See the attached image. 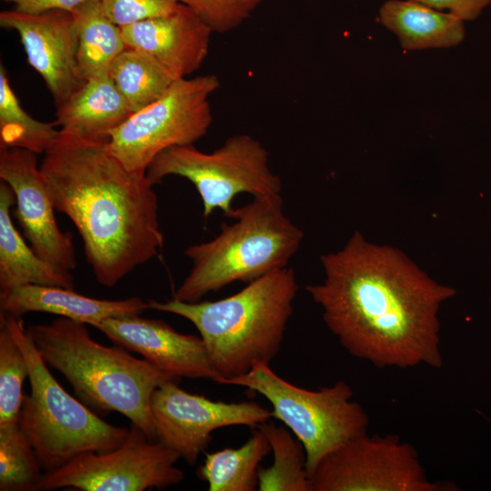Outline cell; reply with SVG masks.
<instances>
[{"label":"cell","instance_id":"obj_4","mask_svg":"<svg viewBox=\"0 0 491 491\" xmlns=\"http://www.w3.org/2000/svg\"><path fill=\"white\" fill-rule=\"evenodd\" d=\"M27 331L46 365L65 376L81 402L124 415L156 440L151 397L158 386L175 377L120 346L95 341L85 324L69 318L30 325Z\"/></svg>","mask_w":491,"mask_h":491},{"label":"cell","instance_id":"obj_20","mask_svg":"<svg viewBox=\"0 0 491 491\" xmlns=\"http://www.w3.org/2000/svg\"><path fill=\"white\" fill-rule=\"evenodd\" d=\"M379 20L406 50L452 47L465 37V21L413 0L386 1Z\"/></svg>","mask_w":491,"mask_h":491},{"label":"cell","instance_id":"obj_21","mask_svg":"<svg viewBox=\"0 0 491 491\" xmlns=\"http://www.w3.org/2000/svg\"><path fill=\"white\" fill-rule=\"evenodd\" d=\"M77 33L76 60L81 77L106 75L117 55L126 48L122 28L105 14L101 0H87L72 12Z\"/></svg>","mask_w":491,"mask_h":491},{"label":"cell","instance_id":"obj_17","mask_svg":"<svg viewBox=\"0 0 491 491\" xmlns=\"http://www.w3.org/2000/svg\"><path fill=\"white\" fill-rule=\"evenodd\" d=\"M1 314L21 316L48 313L95 326L109 317L140 315L148 309L138 296L121 300L98 299L61 286L24 285L0 291Z\"/></svg>","mask_w":491,"mask_h":491},{"label":"cell","instance_id":"obj_9","mask_svg":"<svg viewBox=\"0 0 491 491\" xmlns=\"http://www.w3.org/2000/svg\"><path fill=\"white\" fill-rule=\"evenodd\" d=\"M215 75L175 80L158 100L133 113L108 135L110 153L131 172L145 173L155 157L175 145H194L213 121Z\"/></svg>","mask_w":491,"mask_h":491},{"label":"cell","instance_id":"obj_29","mask_svg":"<svg viewBox=\"0 0 491 491\" xmlns=\"http://www.w3.org/2000/svg\"><path fill=\"white\" fill-rule=\"evenodd\" d=\"M101 2L107 16L121 28L169 15L180 4L178 0H101Z\"/></svg>","mask_w":491,"mask_h":491},{"label":"cell","instance_id":"obj_28","mask_svg":"<svg viewBox=\"0 0 491 491\" xmlns=\"http://www.w3.org/2000/svg\"><path fill=\"white\" fill-rule=\"evenodd\" d=\"M213 32L224 34L240 26L266 0H178Z\"/></svg>","mask_w":491,"mask_h":491},{"label":"cell","instance_id":"obj_14","mask_svg":"<svg viewBox=\"0 0 491 491\" xmlns=\"http://www.w3.org/2000/svg\"><path fill=\"white\" fill-rule=\"evenodd\" d=\"M0 25L17 32L28 64L44 79L56 106L85 84L77 66V33L71 12L30 15L5 10Z\"/></svg>","mask_w":491,"mask_h":491},{"label":"cell","instance_id":"obj_3","mask_svg":"<svg viewBox=\"0 0 491 491\" xmlns=\"http://www.w3.org/2000/svg\"><path fill=\"white\" fill-rule=\"evenodd\" d=\"M299 289L293 268L286 266L246 284L216 301L149 300L148 308L190 321L205 343L218 375L215 383L267 364L281 349L293 302Z\"/></svg>","mask_w":491,"mask_h":491},{"label":"cell","instance_id":"obj_25","mask_svg":"<svg viewBox=\"0 0 491 491\" xmlns=\"http://www.w3.org/2000/svg\"><path fill=\"white\" fill-rule=\"evenodd\" d=\"M55 121L46 123L32 117L21 105L0 65V147L22 148L45 154L59 135Z\"/></svg>","mask_w":491,"mask_h":491},{"label":"cell","instance_id":"obj_23","mask_svg":"<svg viewBox=\"0 0 491 491\" xmlns=\"http://www.w3.org/2000/svg\"><path fill=\"white\" fill-rule=\"evenodd\" d=\"M108 75L132 114L158 100L176 80L150 55L130 46L114 60Z\"/></svg>","mask_w":491,"mask_h":491},{"label":"cell","instance_id":"obj_31","mask_svg":"<svg viewBox=\"0 0 491 491\" xmlns=\"http://www.w3.org/2000/svg\"><path fill=\"white\" fill-rule=\"evenodd\" d=\"M15 5V10L30 15L48 11L63 10L72 12L87 0H5Z\"/></svg>","mask_w":491,"mask_h":491},{"label":"cell","instance_id":"obj_7","mask_svg":"<svg viewBox=\"0 0 491 491\" xmlns=\"http://www.w3.org/2000/svg\"><path fill=\"white\" fill-rule=\"evenodd\" d=\"M219 384L246 387L269 401L273 417L303 444L308 476L326 455L367 433L368 416L344 380L309 390L285 380L269 365L256 363L247 373Z\"/></svg>","mask_w":491,"mask_h":491},{"label":"cell","instance_id":"obj_19","mask_svg":"<svg viewBox=\"0 0 491 491\" xmlns=\"http://www.w3.org/2000/svg\"><path fill=\"white\" fill-rule=\"evenodd\" d=\"M15 203L11 187L0 182V291L24 285L75 288L70 271L40 257L16 230L11 207Z\"/></svg>","mask_w":491,"mask_h":491},{"label":"cell","instance_id":"obj_27","mask_svg":"<svg viewBox=\"0 0 491 491\" xmlns=\"http://www.w3.org/2000/svg\"><path fill=\"white\" fill-rule=\"evenodd\" d=\"M28 376L24 353L7 325L0 320V427L18 424L25 396L22 387Z\"/></svg>","mask_w":491,"mask_h":491},{"label":"cell","instance_id":"obj_2","mask_svg":"<svg viewBox=\"0 0 491 491\" xmlns=\"http://www.w3.org/2000/svg\"><path fill=\"white\" fill-rule=\"evenodd\" d=\"M107 139L59 132L40 165L55 206L76 227L96 281L114 286L164 245L158 199L145 173L128 171Z\"/></svg>","mask_w":491,"mask_h":491},{"label":"cell","instance_id":"obj_10","mask_svg":"<svg viewBox=\"0 0 491 491\" xmlns=\"http://www.w3.org/2000/svg\"><path fill=\"white\" fill-rule=\"evenodd\" d=\"M310 491H444L431 481L416 448L396 435L367 433L326 455L309 475Z\"/></svg>","mask_w":491,"mask_h":491},{"label":"cell","instance_id":"obj_30","mask_svg":"<svg viewBox=\"0 0 491 491\" xmlns=\"http://www.w3.org/2000/svg\"><path fill=\"white\" fill-rule=\"evenodd\" d=\"M430 8L448 13L463 21L477 18L482 11L491 3V0H413Z\"/></svg>","mask_w":491,"mask_h":491},{"label":"cell","instance_id":"obj_13","mask_svg":"<svg viewBox=\"0 0 491 491\" xmlns=\"http://www.w3.org/2000/svg\"><path fill=\"white\" fill-rule=\"evenodd\" d=\"M35 155L22 148L0 147V178L14 192L15 215L30 246L44 260L71 271L77 265L73 236L57 225Z\"/></svg>","mask_w":491,"mask_h":491},{"label":"cell","instance_id":"obj_1","mask_svg":"<svg viewBox=\"0 0 491 491\" xmlns=\"http://www.w3.org/2000/svg\"><path fill=\"white\" fill-rule=\"evenodd\" d=\"M320 260L325 278L306 290L350 355L380 368L442 366L438 314L455 288L432 279L398 249L372 244L357 231Z\"/></svg>","mask_w":491,"mask_h":491},{"label":"cell","instance_id":"obj_24","mask_svg":"<svg viewBox=\"0 0 491 491\" xmlns=\"http://www.w3.org/2000/svg\"><path fill=\"white\" fill-rule=\"evenodd\" d=\"M256 427L266 436L273 453L272 465L258 469V490L310 491L303 444L286 426L266 421Z\"/></svg>","mask_w":491,"mask_h":491},{"label":"cell","instance_id":"obj_11","mask_svg":"<svg viewBox=\"0 0 491 491\" xmlns=\"http://www.w3.org/2000/svg\"><path fill=\"white\" fill-rule=\"evenodd\" d=\"M174 450L132 424L125 441L104 453L78 455L56 469L45 471L37 490L74 488L82 491H144L175 486L185 478L175 466Z\"/></svg>","mask_w":491,"mask_h":491},{"label":"cell","instance_id":"obj_6","mask_svg":"<svg viewBox=\"0 0 491 491\" xmlns=\"http://www.w3.org/2000/svg\"><path fill=\"white\" fill-rule=\"evenodd\" d=\"M25 357L30 394L25 395L18 426L45 471L63 466L78 455L118 447L129 428L101 419L67 393L47 368L21 316L0 313Z\"/></svg>","mask_w":491,"mask_h":491},{"label":"cell","instance_id":"obj_8","mask_svg":"<svg viewBox=\"0 0 491 491\" xmlns=\"http://www.w3.org/2000/svg\"><path fill=\"white\" fill-rule=\"evenodd\" d=\"M145 174L154 185L168 175L190 181L201 197L205 218L216 209L232 218L233 199L241 193L256 197L280 194L282 189L280 177L270 168L268 151L246 134L228 137L211 153L194 145L171 146L155 157Z\"/></svg>","mask_w":491,"mask_h":491},{"label":"cell","instance_id":"obj_16","mask_svg":"<svg viewBox=\"0 0 491 491\" xmlns=\"http://www.w3.org/2000/svg\"><path fill=\"white\" fill-rule=\"evenodd\" d=\"M212 33L181 3L169 15L122 27L127 46L150 55L176 80L200 68L208 55Z\"/></svg>","mask_w":491,"mask_h":491},{"label":"cell","instance_id":"obj_18","mask_svg":"<svg viewBox=\"0 0 491 491\" xmlns=\"http://www.w3.org/2000/svg\"><path fill=\"white\" fill-rule=\"evenodd\" d=\"M132 112L109 75L85 82L56 106L55 123L61 134L82 139H107Z\"/></svg>","mask_w":491,"mask_h":491},{"label":"cell","instance_id":"obj_12","mask_svg":"<svg viewBox=\"0 0 491 491\" xmlns=\"http://www.w3.org/2000/svg\"><path fill=\"white\" fill-rule=\"evenodd\" d=\"M156 440L194 465L209 446L212 433L230 426L256 427L273 417L257 402H224L191 394L175 380L158 386L151 397Z\"/></svg>","mask_w":491,"mask_h":491},{"label":"cell","instance_id":"obj_26","mask_svg":"<svg viewBox=\"0 0 491 491\" xmlns=\"http://www.w3.org/2000/svg\"><path fill=\"white\" fill-rule=\"evenodd\" d=\"M42 469L35 450L18 424L0 427V490H37Z\"/></svg>","mask_w":491,"mask_h":491},{"label":"cell","instance_id":"obj_15","mask_svg":"<svg viewBox=\"0 0 491 491\" xmlns=\"http://www.w3.org/2000/svg\"><path fill=\"white\" fill-rule=\"evenodd\" d=\"M94 327L175 378H218L200 336L182 334L162 320L139 315L109 317Z\"/></svg>","mask_w":491,"mask_h":491},{"label":"cell","instance_id":"obj_5","mask_svg":"<svg viewBox=\"0 0 491 491\" xmlns=\"http://www.w3.org/2000/svg\"><path fill=\"white\" fill-rule=\"evenodd\" d=\"M232 219L212 240L185 250L192 266L173 298L197 302L235 282L247 284L286 267L303 241L304 233L286 216L280 194L254 197L235 209Z\"/></svg>","mask_w":491,"mask_h":491},{"label":"cell","instance_id":"obj_22","mask_svg":"<svg viewBox=\"0 0 491 491\" xmlns=\"http://www.w3.org/2000/svg\"><path fill=\"white\" fill-rule=\"evenodd\" d=\"M238 448L206 453L196 475L209 491H255L258 489L261 461L271 452L269 442L258 428Z\"/></svg>","mask_w":491,"mask_h":491}]
</instances>
